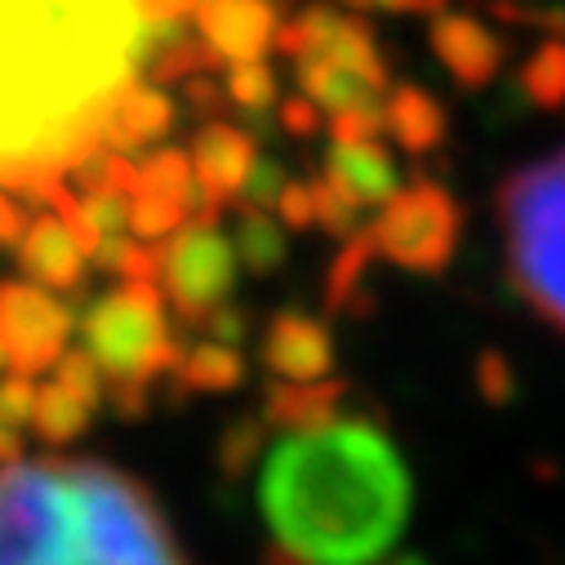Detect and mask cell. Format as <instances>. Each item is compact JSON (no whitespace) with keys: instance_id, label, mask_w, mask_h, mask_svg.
<instances>
[{"instance_id":"30","label":"cell","mask_w":565,"mask_h":565,"mask_svg":"<svg viewBox=\"0 0 565 565\" xmlns=\"http://www.w3.org/2000/svg\"><path fill=\"white\" fill-rule=\"evenodd\" d=\"M54 383L67 387L72 396L89 401L94 409H98V401L107 396V379H103V370L94 365V356H89L85 348H81V352H67V356L54 365Z\"/></svg>"},{"instance_id":"5","label":"cell","mask_w":565,"mask_h":565,"mask_svg":"<svg viewBox=\"0 0 565 565\" xmlns=\"http://www.w3.org/2000/svg\"><path fill=\"white\" fill-rule=\"evenodd\" d=\"M166 295L157 280H125L85 308L81 334L85 352L103 370L107 387H152V379L174 374L183 361V339L170 330Z\"/></svg>"},{"instance_id":"31","label":"cell","mask_w":565,"mask_h":565,"mask_svg":"<svg viewBox=\"0 0 565 565\" xmlns=\"http://www.w3.org/2000/svg\"><path fill=\"white\" fill-rule=\"evenodd\" d=\"M36 383L23 374H6L0 379V433H23L32 428V414H36Z\"/></svg>"},{"instance_id":"40","label":"cell","mask_w":565,"mask_h":565,"mask_svg":"<svg viewBox=\"0 0 565 565\" xmlns=\"http://www.w3.org/2000/svg\"><path fill=\"white\" fill-rule=\"evenodd\" d=\"M370 10H387V14H446V0H370Z\"/></svg>"},{"instance_id":"41","label":"cell","mask_w":565,"mask_h":565,"mask_svg":"<svg viewBox=\"0 0 565 565\" xmlns=\"http://www.w3.org/2000/svg\"><path fill=\"white\" fill-rule=\"evenodd\" d=\"M19 463V437L14 433H0V468Z\"/></svg>"},{"instance_id":"12","label":"cell","mask_w":565,"mask_h":565,"mask_svg":"<svg viewBox=\"0 0 565 565\" xmlns=\"http://www.w3.org/2000/svg\"><path fill=\"white\" fill-rule=\"evenodd\" d=\"M201 41L227 63H258L276 45V0H205L196 6Z\"/></svg>"},{"instance_id":"36","label":"cell","mask_w":565,"mask_h":565,"mask_svg":"<svg viewBox=\"0 0 565 565\" xmlns=\"http://www.w3.org/2000/svg\"><path fill=\"white\" fill-rule=\"evenodd\" d=\"M280 125H286V134H295V138H312V134H321V107L312 103V98H286L280 103Z\"/></svg>"},{"instance_id":"11","label":"cell","mask_w":565,"mask_h":565,"mask_svg":"<svg viewBox=\"0 0 565 565\" xmlns=\"http://www.w3.org/2000/svg\"><path fill=\"white\" fill-rule=\"evenodd\" d=\"M263 365L276 383H326L334 379V339L308 312H276L263 334Z\"/></svg>"},{"instance_id":"21","label":"cell","mask_w":565,"mask_h":565,"mask_svg":"<svg viewBox=\"0 0 565 565\" xmlns=\"http://www.w3.org/2000/svg\"><path fill=\"white\" fill-rule=\"evenodd\" d=\"M94 423V405L72 396L67 387L50 383L36 392V414H32V433L45 441V446H72L89 433Z\"/></svg>"},{"instance_id":"25","label":"cell","mask_w":565,"mask_h":565,"mask_svg":"<svg viewBox=\"0 0 565 565\" xmlns=\"http://www.w3.org/2000/svg\"><path fill=\"white\" fill-rule=\"evenodd\" d=\"M374 258H379V254H374L370 227L356 232L352 241H343V254L334 258V271H330V280H326V303H330V312H343V308L361 303V276H365V267H370Z\"/></svg>"},{"instance_id":"2","label":"cell","mask_w":565,"mask_h":565,"mask_svg":"<svg viewBox=\"0 0 565 565\" xmlns=\"http://www.w3.org/2000/svg\"><path fill=\"white\" fill-rule=\"evenodd\" d=\"M409 503V468L374 418H334L312 433H286L258 477L271 547L299 565L387 561Z\"/></svg>"},{"instance_id":"44","label":"cell","mask_w":565,"mask_h":565,"mask_svg":"<svg viewBox=\"0 0 565 565\" xmlns=\"http://www.w3.org/2000/svg\"><path fill=\"white\" fill-rule=\"evenodd\" d=\"M196 6H205V0H196Z\"/></svg>"},{"instance_id":"27","label":"cell","mask_w":565,"mask_h":565,"mask_svg":"<svg viewBox=\"0 0 565 565\" xmlns=\"http://www.w3.org/2000/svg\"><path fill=\"white\" fill-rule=\"evenodd\" d=\"M223 89H227V103L241 107L245 116H263L267 107H276V76L267 63H236Z\"/></svg>"},{"instance_id":"39","label":"cell","mask_w":565,"mask_h":565,"mask_svg":"<svg viewBox=\"0 0 565 565\" xmlns=\"http://www.w3.org/2000/svg\"><path fill=\"white\" fill-rule=\"evenodd\" d=\"M183 94H188V103H192L196 111H205V116H214V111L227 103V89L214 85L210 76H192V81H183Z\"/></svg>"},{"instance_id":"34","label":"cell","mask_w":565,"mask_h":565,"mask_svg":"<svg viewBox=\"0 0 565 565\" xmlns=\"http://www.w3.org/2000/svg\"><path fill=\"white\" fill-rule=\"evenodd\" d=\"M205 339H214V343H227V348H241L245 343V334H249V317H245V308H236V303H223L205 326Z\"/></svg>"},{"instance_id":"13","label":"cell","mask_w":565,"mask_h":565,"mask_svg":"<svg viewBox=\"0 0 565 565\" xmlns=\"http://www.w3.org/2000/svg\"><path fill=\"white\" fill-rule=\"evenodd\" d=\"M19 267L36 280L41 290H63V295H72V290L85 286V249H81V241L72 236V227H67L63 214L41 210V214L28 223V232H23V241H19Z\"/></svg>"},{"instance_id":"4","label":"cell","mask_w":565,"mask_h":565,"mask_svg":"<svg viewBox=\"0 0 565 565\" xmlns=\"http://www.w3.org/2000/svg\"><path fill=\"white\" fill-rule=\"evenodd\" d=\"M499 218L516 295L565 334V148L503 183Z\"/></svg>"},{"instance_id":"8","label":"cell","mask_w":565,"mask_h":565,"mask_svg":"<svg viewBox=\"0 0 565 565\" xmlns=\"http://www.w3.org/2000/svg\"><path fill=\"white\" fill-rule=\"evenodd\" d=\"M67 339L72 312L54 295L41 286L0 280V352L14 374H54V365L67 356Z\"/></svg>"},{"instance_id":"32","label":"cell","mask_w":565,"mask_h":565,"mask_svg":"<svg viewBox=\"0 0 565 565\" xmlns=\"http://www.w3.org/2000/svg\"><path fill=\"white\" fill-rule=\"evenodd\" d=\"M286 188H290L286 166H276V161H258V166H254V174H249V183H245V192H241V205H245V210L267 214V210H276V205H280Z\"/></svg>"},{"instance_id":"1","label":"cell","mask_w":565,"mask_h":565,"mask_svg":"<svg viewBox=\"0 0 565 565\" xmlns=\"http://www.w3.org/2000/svg\"><path fill=\"white\" fill-rule=\"evenodd\" d=\"M152 36L138 0H0V188L23 196L103 148V111Z\"/></svg>"},{"instance_id":"3","label":"cell","mask_w":565,"mask_h":565,"mask_svg":"<svg viewBox=\"0 0 565 565\" xmlns=\"http://www.w3.org/2000/svg\"><path fill=\"white\" fill-rule=\"evenodd\" d=\"M0 565H188L166 512L98 459L0 468Z\"/></svg>"},{"instance_id":"14","label":"cell","mask_w":565,"mask_h":565,"mask_svg":"<svg viewBox=\"0 0 565 565\" xmlns=\"http://www.w3.org/2000/svg\"><path fill=\"white\" fill-rule=\"evenodd\" d=\"M174 129V103L166 89L157 85H143V81H129L103 111V129H98V143L107 152H138L157 143V138H166Z\"/></svg>"},{"instance_id":"15","label":"cell","mask_w":565,"mask_h":565,"mask_svg":"<svg viewBox=\"0 0 565 565\" xmlns=\"http://www.w3.org/2000/svg\"><path fill=\"white\" fill-rule=\"evenodd\" d=\"M326 179L348 201H356L361 210L387 205L401 192L396 161H392V152L383 143H334L330 157H326Z\"/></svg>"},{"instance_id":"37","label":"cell","mask_w":565,"mask_h":565,"mask_svg":"<svg viewBox=\"0 0 565 565\" xmlns=\"http://www.w3.org/2000/svg\"><path fill=\"white\" fill-rule=\"evenodd\" d=\"M481 392L490 401H508L512 396V370H508V361L499 352H486L481 356Z\"/></svg>"},{"instance_id":"6","label":"cell","mask_w":565,"mask_h":565,"mask_svg":"<svg viewBox=\"0 0 565 565\" xmlns=\"http://www.w3.org/2000/svg\"><path fill=\"white\" fill-rule=\"evenodd\" d=\"M468 214L446 183L414 179L370 223L374 254L414 276H441L463 241Z\"/></svg>"},{"instance_id":"22","label":"cell","mask_w":565,"mask_h":565,"mask_svg":"<svg viewBox=\"0 0 565 565\" xmlns=\"http://www.w3.org/2000/svg\"><path fill=\"white\" fill-rule=\"evenodd\" d=\"M174 374H179L188 387H196V392H232V387L245 383V361H241L236 348L205 339V343H192V348L183 352V361H179Z\"/></svg>"},{"instance_id":"24","label":"cell","mask_w":565,"mask_h":565,"mask_svg":"<svg viewBox=\"0 0 565 565\" xmlns=\"http://www.w3.org/2000/svg\"><path fill=\"white\" fill-rule=\"evenodd\" d=\"M236 258L241 267H249L254 276H267L286 263V232H280L276 218L258 214V210H241L236 218Z\"/></svg>"},{"instance_id":"28","label":"cell","mask_w":565,"mask_h":565,"mask_svg":"<svg viewBox=\"0 0 565 565\" xmlns=\"http://www.w3.org/2000/svg\"><path fill=\"white\" fill-rule=\"evenodd\" d=\"M308 188H312V205H317V227H326V232L339 236V241H352L356 232H365V227H361V205L348 201L326 174L312 179Z\"/></svg>"},{"instance_id":"7","label":"cell","mask_w":565,"mask_h":565,"mask_svg":"<svg viewBox=\"0 0 565 565\" xmlns=\"http://www.w3.org/2000/svg\"><path fill=\"white\" fill-rule=\"evenodd\" d=\"M236 245L218 232L214 218H196L174 232L161 249V286L174 312L188 326H205L236 286Z\"/></svg>"},{"instance_id":"33","label":"cell","mask_w":565,"mask_h":565,"mask_svg":"<svg viewBox=\"0 0 565 565\" xmlns=\"http://www.w3.org/2000/svg\"><path fill=\"white\" fill-rule=\"evenodd\" d=\"M383 129H387L383 103H379V107H361V111L330 116V138H334V143H379Z\"/></svg>"},{"instance_id":"17","label":"cell","mask_w":565,"mask_h":565,"mask_svg":"<svg viewBox=\"0 0 565 565\" xmlns=\"http://www.w3.org/2000/svg\"><path fill=\"white\" fill-rule=\"evenodd\" d=\"M343 383H271L267 387V423L280 433H312L343 418Z\"/></svg>"},{"instance_id":"29","label":"cell","mask_w":565,"mask_h":565,"mask_svg":"<svg viewBox=\"0 0 565 565\" xmlns=\"http://www.w3.org/2000/svg\"><path fill=\"white\" fill-rule=\"evenodd\" d=\"M263 446H267V423H263V418H241V423H232V433H227L223 446H218L223 472L241 477V472L263 455Z\"/></svg>"},{"instance_id":"18","label":"cell","mask_w":565,"mask_h":565,"mask_svg":"<svg viewBox=\"0 0 565 565\" xmlns=\"http://www.w3.org/2000/svg\"><path fill=\"white\" fill-rule=\"evenodd\" d=\"M317 58H326V63H334V67L361 76V81L374 85L379 94H387V81H392V76H387V58L379 54L374 32H370L361 19L339 14V23H334V32L326 36V45H321ZM303 63H308V58H303Z\"/></svg>"},{"instance_id":"16","label":"cell","mask_w":565,"mask_h":565,"mask_svg":"<svg viewBox=\"0 0 565 565\" xmlns=\"http://www.w3.org/2000/svg\"><path fill=\"white\" fill-rule=\"evenodd\" d=\"M383 120H387V134L396 138V148L409 152V157H433V152L446 148V138H450L446 107L423 85H396L383 98Z\"/></svg>"},{"instance_id":"43","label":"cell","mask_w":565,"mask_h":565,"mask_svg":"<svg viewBox=\"0 0 565 565\" xmlns=\"http://www.w3.org/2000/svg\"><path fill=\"white\" fill-rule=\"evenodd\" d=\"M6 365H10V361H6V352H0V370H6Z\"/></svg>"},{"instance_id":"10","label":"cell","mask_w":565,"mask_h":565,"mask_svg":"<svg viewBox=\"0 0 565 565\" xmlns=\"http://www.w3.org/2000/svg\"><path fill=\"white\" fill-rule=\"evenodd\" d=\"M192 166H196V183H201V218H218L223 205L241 201L254 166H258V148L254 134L227 120H210L201 125L196 143H192Z\"/></svg>"},{"instance_id":"42","label":"cell","mask_w":565,"mask_h":565,"mask_svg":"<svg viewBox=\"0 0 565 565\" xmlns=\"http://www.w3.org/2000/svg\"><path fill=\"white\" fill-rule=\"evenodd\" d=\"M379 565H428V561H418V556L405 552V556H387V561H379Z\"/></svg>"},{"instance_id":"35","label":"cell","mask_w":565,"mask_h":565,"mask_svg":"<svg viewBox=\"0 0 565 565\" xmlns=\"http://www.w3.org/2000/svg\"><path fill=\"white\" fill-rule=\"evenodd\" d=\"M276 214H280V223H286V227H295V232H303V227H317L312 188H308V183H290V188H286V196H280V205H276Z\"/></svg>"},{"instance_id":"9","label":"cell","mask_w":565,"mask_h":565,"mask_svg":"<svg viewBox=\"0 0 565 565\" xmlns=\"http://www.w3.org/2000/svg\"><path fill=\"white\" fill-rule=\"evenodd\" d=\"M428 45L437 54V63L446 67V76L459 85V89H486L494 85V76L503 72L508 63V41L477 14H437L433 28H428Z\"/></svg>"},{"instance_id":"38","label":"cell","mask_w":565,"mask_h":565,"mask_svg":"<svg viewBox=\"0 0 565 565\" xmlns=\"http://www.w3.org/2000/svg\"><path fill=\"white\" fill-rule=\"evenodd\" d=\"M32 218H23V205L10 196V188H0V245H19Z\"/></svg>"},{"instance_id":"19","label":"cell","mask_w":565,"mask_h":565,"mask_svg":"<svg viewBox=\"0 0 565 565\" xmlns=\"http://www.w3.org/2000/svg\"><path fill=\"white\" fill-rule=\"evenodd\" d=\"M295 67H299L303 94L317 107H326L330 116H343V111H361V107H379L383 103V94L374 85H365L361 76H352V72H343V67H334L326 58H308V63H295Z\"/></svg>"},{"instance_id":"20","label":"cell","mask_w":565,"mask_h":565,"mask_svg":"<svg viewBox=\"0 0 565 565\" xmlns=\"http://www.w3.org/2000/svg\"><path fill=\"white\" fill-rule=\"evenodd\" d=\"M516 94L539 111H565V41L543 36L516 72Z\"/></svg>"},{"instance_id":"26","label":"cell","mask_w":565,"mask_h":565,"mask_svg":"<svg viewBox=\"0 0 565 565\" xmlns=\"http://www.w3.org/2000/svg\"><path fill=\"white\" fill-rule=\"evenodd\" d=\"M192 205L183 201H170V196H157V192H143L134 188V201H129V232L138 241H170L174 232H183Z\"/></svg>"},{"instance_id":"23","label":"cell","mask_w":565,"mask_h":565,"mask_svg":"<svg viewBox=\"0 0 565 565\" xmlns=\"http://www.w3.org/2000/svg\"><path fill=\"white\" fill-rule=\"evenodd\" d=\"M138 188L143 192H157V196H170V201H183L192 210H205L201 201V183H196V166L188 152L179 148H161L152 157L138 161Z\"/></svg>"}]
</instances>
